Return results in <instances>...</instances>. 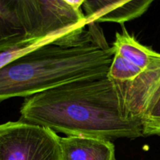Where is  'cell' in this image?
I'll return each instance as SVG.
<instances>
[{"label": "cell", "mask_w": 160, "mask_h": 160, "mask_svg": "<svg viewBox=\"0 0 160 160\" xmlns=\"http://www.w3.org/2000/svg\"><path fill=\"white\" fill-rule=\"evenodd\" d=\"M19 120L67 136L114 140L143 137L142 120L128 114L108 76L67 83L28 97Z\"/></svg>", "instance_id": "1"}, {"label": "cell", "mask_w": 160, "mask_h": 160, "mask_svg": "<svg viewBox=\"0 0 160 160\" xmlns=\"http://www.w3.org/2000/svg\"><path fill=\"white\" fill-rule=\"evenodd\" d=\"M114 55L99 23H88L82 32L39 45L0 68V102L107 76Z\"/></svg>", "instance_id": "2"}, {"label": "cell", "mask_w": 160, "mask_h": 160, "mask_svg": "<svg viewBox=\"0 0 160 160\" xmlns=\"http://www.w3.org/2000/svg\"><path fill=\"white\" fill-rule=\"evenodd\" d=\"M56 132L20 120L0 124V160H60Z\"/></svg>", "instance_id": "3"}, {"label": "cell", "mask_w": 160, "mask_h": 160, "mask_svg": "<svg viewBox=\"0 0 160 160\" xmlns=\"http://www.w3.org/2000/svg\"><path fill=\"white\" fill-rule=\"evenodd\" d=\"M107 76L120 92L130 117L142 120L160 93V69L143 70L115 53Z\"/></svg>", "instance_id": "4"}, {"label": "cell", "mask_w": 160, "mask_h": 160, "mask_svg": "<svg viewBox=\"0 0 160 160\" xmlns=\"http://www.w3.org/2000/svg\"><path fill=\"white\" fill-rule=\"evenodd\" d=\"M156 0H84L82 10L90 23L126 22L142 17Z\"/></svg>", "instance_id": "5"}, {"label": "cell", "mask_w": 160, "mask_h": 160, "mask_svg": "<svg viewBox=\"0 0 160 160\" xmlns=\"http://www.w3.org/2000/svg\"><path fill=\"white\" fill-rule=\"evenodd\" d=\"M60 160H117L110 140L85 136L59 138Z\"/></svg>", "instance_id": "6"}, {"label": "cell", "mask_w": 160, "mask_h": 160, "mask_svg": "<svg viewBox=\"0 0 160 160\" xmlns=\"http://www.w3.org/2000/svg\"><path fill=\"white\" fill-rule=\"evenodd\" d=\"M6 9L21 25L28 39L56 40L62 38L48 35L42 0H1ZM65 38V37H64Z\"/></svg>", "instance_id": "7"}, {"label": "cell", "mask_w": 160, "mask_h": 160, "mask_svg": "<svg viewBox=\"0 0 160 160\" xmlns=\"http://www.w3.org/2000/svg\"><path fill=\"white\" fill-rule=\"evenodd\" d=\"M114 52L143 70L160 69V53L145 46L131 35L125 28L116 33L112 45Z\"/></svg>", "instance_id": "8"}, {"label": "cell", "mask_w": 160, "mask_h": 160, "mask_svg": "<svg viewBox=\"0 0 160 160\" xmlns=\"http://www.w3.org/2000/svg\"><path fill=\"white\" fill-rule=\"evenodd\" d=\"M28 40L17 19L0 0V49H6Z\"/></svg>", "instance_id": "9"}, {"label": "cell", "mask_w": 160, "mask_h": 160, "mask_svg": "<svg viewBox=\"0 0 160 160\" xmlns=\"http://www.w3.org/2000/svg\"><path fill=\"white\" fill-rule=\"evenodd\" d=\"M50 42H52V40L49 39V40L40 41L34 40V39H28V40H26L22 43L14 45L10 48H6V49H0V68L10 62L13 59L28 52L33 48Z\"/></svg>", "instance_id": "10"}, {"label": "cell", "mask_w": 160, "mask_h": 160, "mask_svg": "<svg viewBox=\"0 0 160 160\" xmlns=\"http://www.w3.org/2000/svg\"><path fill=\"white\" fill-rule=\"evenodd\" d=\"M143 137L160 136V93L142 120Z\"/></svg>", "instance_id": "11"}]
</instances>
